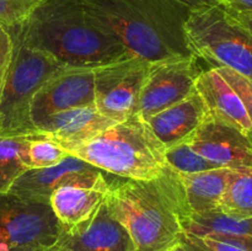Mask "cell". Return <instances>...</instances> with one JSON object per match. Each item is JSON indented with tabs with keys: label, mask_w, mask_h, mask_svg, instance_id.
<instances>
[{
	"label": "cell",
	"mask_w": 252,
	"mask_h": 251,
	"mask_svg": "<svg viewBox=\"0 0 252 251\" xmlns=\"http://www.w3.org/2000/svg\"><path fill=\"white\" fill-rule=\"evenodd\" d=\"M14 27L25 43L51 54L64 66L96 68L130 54L81 0H44Z\"/></svg>",
	"instance_id": "obj_1"
},
{
	"label": "cell",
	"mask_w": 252,
	"mask_h": 251,
	"mask_svg": "<svg viewBox=\"0 0 252 251\" xmlns=\"http://www.w3.org/2000/svg\"><path fill=\"white\" fill-rule=\"evenodd\" d=\"M105 204L127 229L134 251H172L181 244L189 212L179 175L169 166L157 179L111 186Z\"/></svg>",
	"instance_id": "obj_2"
},
{
	"label": "cell",
	"mask_w": 252,
	"mask_h": 251,
	"mask_svg": "<svg viewBox=\"0 0 252 251\" xmlns=\"http://www.w3.org/2000/svg\"><path fill=\"white\" fill-rule=\"evenodd\" d=\"M81 1L133 56L150 63L194 56L185 30L189 10L175 0Z\"/></svg>",
	"instance_id": "obj_3"
},
{
	"label": "cell",
	"mask_w": 252,
	"mask_h": 251,
	"mask_svg": "<svg viewBox=\"0 0 252 251\" xmlns=\"http://www.w3.org/2000/svg\"><path fill=\"white\" fill-rule=\"evenodd\" d=\"M101 171L127 180H153L167 169L165 148L138 116L106 128L68 150Z\"/></svg>",
	"instance_id": "obj_4"
},
{
	"label": "cell",
	"mask_w": 252,
	"mask_h": 251,
	"mask_svg": "<svg viewBox=\"0 0 252 251\" xmlns=\"http://www.w3.org/2000/svg\"><path fill=\"white\" fill-rule=\"evenodd\" d=\"M12 39V53L0 94V135L39 134L31 118L37 91L63 68L54 57L32 48L14 26H5Z\"/></svg>",
	"instance_id": "obj_5"
},
{
	"label": "cell",
	"mask_w": 252,
	"mask_h": 251,
	"mask_svg": "<svg viewBox=\"0 0 252 251\" xmlns=\"http://www.w3.org/2000/svg\"><path fill=\"white\" fill-rule=\"evenodd\" d=\"M185 30L197 58L213 68L231 69L252 81V37L223 5L189 11Z\"/></svg>",
	"instance_id": "obj_6"
},
{
	"label": "cell",
	"mask_w": 252,
	"mask_h": 251,
	"mask_svg": "<svg viewBox=\"0 0 252 251\" xmlns=\"http://www.w3.org/2000/svg\"><path fill=\"white\" fill-rule=\"evenodd\" d=\"M63 233L49 204L32 203L14 194H0V251L49 248Z\"/></svg>",
	"instance_id": "obj_7"
},
{
	"label": "cell",
	"mask_w": 252,
	"mask_h": 251,
	"mask_svg": "<svg viewBox=\"0 0 252 251\" xmlns=\"http://www.w3.org/2000/svg\"><path fill=\"white\" fill-rule=\"evenodd\" d=\"M150 62L129 56L95 68V106L101 115L122 122L135 115Z\"/></svg>",
	"instance_id": "obj_8"
},
{
	"label": "cell",
	"mask_w": 252,
	"mask_h": 251,
	"mask_svg": "<svg viewBox=\"0 0 252 251\" xmlns=\"http://www.w3.org/2000/svg\"><path fill=\"white\" fill-rule=\"evenodd\" d=\"M197 59L192 56L150 63L135 116L145 121L193 93L197 76L201 73Z\"/></svg>",
	"instance_id": "obj_9"
},
{
	"label": "cell",
	"mask_w": 252,
	"mask_h": 251,
	"mask_svg": "<svg viewBox=\"0 0 252 251\" xmlns=\"http://www.w3.org/2000/svg\"><path fill=\"white\" fill-rule=\"evenodd\" d=\"M95 68L63 66L37 91L31 103L34 127L48 116L69 108L95 105Z\"/></svg>",
	"instance_id": "obj_10"
},
{
	"label": "cell",
	"mask_w": 252,
	"mask_h": 251,
	"mask_svg": "<svg viewBox=\"0 0 252 251\" xmlns=\"http://www.w3.org/2000/svg\"><path fill=\"white\" fill-rule=\"evenodd\" d=\"M111 188L101 170L61 185L49 198V206L63 230L91 220Z\"/></svg>",
	"instance_id": "obj_11"
},
{
	"label": "cell",
	"mask_w": 252,
	"mask_h": 251,
	"mask_svg": "<svg viewBox=\"0 0 252 251\" xmlns=\"http://www.w3.org/2000/svg\"><path fill=\"white\" fill-rule=\"evenodd\" d=\"M186 142L218 167H252V142L248 135L211 115Z\"/></svg>",
	"instance_id": "obj_12"
},
{
	"label": "cell",
	"mask_w": 252,
	"mask_h": 251,
	"mask_svg": "<svg viewBox=\"0 0 252 251\" xmlns=\"http://www.w3.org/2000/svg\"><path fill=\"white\" fill-rule=\"evenodd\" d=\"M58 243L64 251H134L127 229L111 216L105 202L91 220L63 230Z\"/></svg>",
	"instance_id": "obj_13"
},
{
	"label": "cell",
	"mask_w": 252,
	"mask_h": 251,
	"mask_svg": "<svg viewBox=\"0 0 252 251\" xmlns=\"http://www.w3.org/2000/svg\"><path fill=\"white\" fill-rule=\"evenodd\" d=\"M116 123L101 115L95 105H91L53 113L37 123L36 129L68 152Z\"/></svg>",
	"instance_id": "obj_14"
},
{
	"label": "cell",
	"mask_w": 252,
	"mask_h": 251,
	"mask_svg": "<svg viewBox=\"0 0 252 251\" xmlns=\"http://www.w3.org/2000/svg\"><path fill=\"white\" fill-rule=\"evenodd\" d=\"M96 167L79 157L68 155L59 164L41 169H29L12 184L7 193L32 203L49 204L51 194L61 185L96 171Z\"/></svg>",
	"instance_id": "obj_15"
},
{
	"label": "cell",
	"mask_w": 252,
	"mask_h": 251,
	"mask_svg": "<svg viewBox=\"0 0 252 251\" xmlns=\"http://www.w3.org/2000/svg\"><path fill=\"white\" fill-rule=\"evenodd\" d=\"M208 116L206 103L194 89L186 98L147 118L145 123L167 149L189 139Z\"/></svg>",
	"instance_id": "obj_16"
},
{
	"label": "cell",
	"mask_w": 252,
	"mask_h": 251,
	"mask_svg": "<svg viewBox=\"0 0 252 251\" xmlns=\"http://www.w3.org/2000/svg\"><path fill=\"white\" fill-rule=\"evenodd\" d=\"M194 89L212 117L236 128L248 137L251 134L252 123L243 100L216 68L201 71Z\"/></svg>",
	"instance_id": "obj_17"
},
{
	"label": "cell",
	"mask_w": 252,
	"mask_h": 251,
	"mask_svg": "<svg viewBox=\"0 0 252 251\" xmlns=\"http://www.w3.org/2000/svg\"><path fill=\"white\" fill-rule=\"evenodd\" d=\"M230 169L218 167L197 174H177L189 214L218 211L228 184Z\"/></svg>",
	"instance_id": "obj_18"
},
{
	"label": "cell",
	"mask_w": 252,
	"mask_h": 251,
	"mask_svg": "<svg viewBox=\"0 0 252 251\" xmlns=\"http://www.w3.org/2000/svg\"><path fill=\"white\" fill-rule=\"evenodd\" d=\"M32 135H0V194H5L12 184L29 169L27 149Z\"/></svg>",
	"instance_id": "obj_19"
},
{
	"label": "cell",
	"mask_w": 252,
	"mask_h": 251,
	"mask_svg": "<svg viewBox=\"0 0 252 251\" xmlns=\"http://www.w3.org/2000/svg\"><path fill=\"white\" fill-rule=\"evenodd\" d=\"M185 233L203 236L209 234L245 236L252 239V218L228 216L220 211L189 214L184 221Z\"/></svg>",
	"instance_id": "obj_20"
},
{
	"label": "cell",
	"mask_w": 252,
	"mask_h": 251,
	"mask_svg": "<svg viewBox=\"0 0 252 251\" xmlns=\"http://www.w3.org/2000/svg\"><path fill=\"white\" fill-rule=\"evenodd\" d=\"M218 211L239 218H252V167L230 169Z\"/></svg>",
	"instance_id": "obj_21"
},
{
	"label": "cell",
	"mask_w": 252,
	"mask_h": 251,
	"mask_svg": "<svg viewBox=\"0 0 252 251\" xmlns=\"http://www.w3.org/2000/svg\"><path fill=\"white\" fill-rule=\"evenodd\" d=\"M165 160L167 166L177 174H197L218 169L217 165L194 152L186 140L165 149Z\"/></svg>",
	"instance_id": "obj_22"
},
{
	"label": "cell",
	"mask_w": 252,
	"mask_h": 251,
	"mask_svg": "<svg viewBox=\"0 0 252 251\" xmlns=\"http://www.w3.org/2000/svg\"><path fill=\"white\" fill-rule=\"evenodd\" d=\"M68 155L62 145L43 134L32 138L27 149V157L32 169L54 166Z\"/></svg>",
	"instance_id": "obj_23"
},
{
	"label": "cell",
	"mask_w": 252,
	"mask_h": 251,
	"mask_svg": "<svg viewBox=\"0 0 252 251\" xmlns=\"http://www.w3.org/2000/svg\"><path fill=\"white\" fill-rule=\"evenodd\" d=\"M44 0H0V24L15 26L24 22Z\"/></svg>",
	"instance_id": "obj_24"
},
{
	"label": "cell",
	"mask_w": 252,
	"mask_h": 251,
	"mask_svg": "<svg viewBox=\"0 0 252 251\" xmlns=\"http://www.w3.org/2000/svg\"><path fill=\"white\" fill-rule=\"evenodd\" d=\"M216 69L218 70V73L230 84L231 88L238 93V95L240 96L252 123V81L229 68L219 66V68ZM248 138L252 142V132Z\"/></svg>",
	"instance_id": "obj_25"
},
{
	"label": "cell",
	"mask_w": 252,
	"mask_h": 251,
	"mask_svg": "<svg viewBox=\"0 0 252 251\" xmlns=\"http://www.w3.org/2000/svg\"><path fill=\"white\" fill-rule=\"evenodd\" d=\"M185 239H187L191 243L206 249L207 251H249L244 249L243 246H239L236 244L229 243V241L218 240V239L209 238V236H197L192 234L185 233Z\"/></svg>",
	"instance_id": "obj_26"
},
{
	"label": "cell",
	"mask_w": 252,
	"mask_h": 251,
	"mask_svg": "<svg viewBox=\"0 0 252 251\" xmlns=\"http://www.w3.org/2000/svg\"><path fill=\"white\" fill-rule=\"evenodd\" d=\"M12 53V39L4 25L0 24V94Z\"/></svg>",
	"instance_id": "obj_27"
},
{
	"label": "cell",
	"mask_w": 252,
	"mask_h": 251,
	"mask_svg": "<svg viewBox=\"0 0 252 251\" xmlns=\"http://www.w3.org/2000/svg\"><path fill=\"white\" fill-rule=\"evenodd\" d=\"M226 12L252 37V11H231V10H226Z\"/></svg>",
	"instance_id": "obj_28"
},
{
	"label": "cell",
	"mask_w": 252,
	"mask_h": 251,
	"mask_svg": "<svg viewBox=\"0 0 252 251\" xmlns=\"http://www.w3.org/2000/svg\"><path fill=\"white\" fill-rule=\"evenodd\" d=\"M175 1L180 2L181 5L186 6L189 11H193V10H198V9H203V7L221 5L220 0H175Z\"/></svg>",
	"instance_id": "obj_29"
},
{
	"label": "cell",
	"mask_w": 252,
	"mask_h": 251,
	"mask_svg": "<svg viewBox=\"0 0 252 251\" xmlns=\"http://www.w3.org/2000/svg\"><path fill=\"white\" fill-rule=\"evenodd\" d=\"M220 2L231 11H252V0H220Z\"/></svg>",
	"instance_id": "obj_30"
},
{
	"label": "cell",
	"mask_w": 252,
	"mask_h": 251,
	"mask_svg": "<svg viewBox=\"0 0 252 251\" xmlns=\"http://www.w3.org/2000/svg\"><path fill=\"white\" fill-rule=\"evenodd\" d=\"M172 251H194V250H193V248H192L189 243H186V241L184 240V238H182L181 244H180L179 246H176V248H175Z\"/></svg>",
	"instance_id": "obj_31"
},
{
	"label": "cell",
	"mask_w": 252,
	"mask_h": 251,
	"mask_svg": "<svg viewBox=\"0 0 252 251\" xmlns=\"http://www.w3.org/2000/svg\"><path fill=\"white\" fill-rule=\"evenodd\" d=\"M46 248H21V249H15L11 251H42Z\"/></svg>",
	"instance_id": "obj_32"
},
{
	"label": "cell",
	"mask_w": 252,
	"mask_h": 251,
	"mask_svg": "<svg viewBox=\"0 0 252 251\" xmlns=\"http://www.w3.org/2000/svg\"><path fill=\"white\" fill-rule=\"evenodd\" d=\"M184 240L186 241V243H189V245L192 246V248H193V250L194 251H207L206 249H203V248H201V246H198V245H196V244H193V243H191V241H189L187 240V239H185V236H184Z\"/></svg>",
	"instance_id": "obj_33"
},
{
	"label": "cell",
	"mask_w": 252,
	"mask_h": 251,
	"mask_svg": "<svg viewBox=\"0 0 252 251\" xmlns=\"http://www.w3.org/2000/svg\"><path fill=\"white\" fill-rule=\"evenodd\" d=\"M58 250H59V243H57L56 245L49 246V248L43 249V250H42V251H58Z\"/></svg>",
	"instance_id": "obj_34"
},
{
	"label": "cell",
	"mask_w": 252,
	"mask_h": 251,
	"mask_svg": "<svg viewBox=\"0 0 252 251\" xmlns=\"http://www.w3.org/2000/svg\"><path fill=\"white\" fill-rule=\"evenodd\" d=\"M58 251H64V250H63V249H62V248H61V245H59V250H58Z\"/></svg>",
	"instance_id": "obj_35"
}]
</instances>
